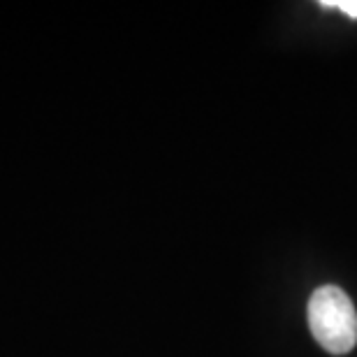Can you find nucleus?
Wrapping results in <instances>:
<instances>
[{
  "mask_svg": "<svg viewBox=\"0 0 357 357\" xmlns=\"http://www.w3.org/2000/svg\"><path fill=\"white\" fill-rule=\"evenodd\" d=\"M320 7H332V10L348 14L351 19H357V0H332V3L330 0H323Z\"/></svg>",
  "mask_w": 357,
  "mask_h": 357,
  "instance_id": "f03ea898",
  "label": "nucleus"
},
{
  "mask_svg": "<svg viewBox=\"0 0 357 357\" xmlns=\"http://www.w3.org/2000/svg\"><path fill=\"white\" fill-rule=\"evenodd\" d=\"M313 339L332 355L351 353L357 344V311L339 285H323L311 295L306 309Z\"/></svg>",
  "mask_w": 357,
  "mask_h": 357,
  "instance_id": "f257e3e1",
  "label": "nucleus"
}]
</instances>
